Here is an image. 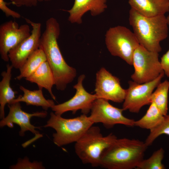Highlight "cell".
Wrapping results in <instances>:
<instances>
[{
	"label": "cell",
	"instance_id": "obj_23",
	"mask_svg": "<svg viewBox=\"0 0 169 169\" xmlns=\"http://www.w3.org/2000/svg\"><path fill=\"white\" fill-rule=\"evenodd\" d=\"M164 151L161 148L154 152L148 158L144 159L139 164L138 169H164L162 161L164 156Z\"/></svg>",
	"mask_w": 169,
	"mask_h": 169
},
{
	"label": "cell",
	"instance_id": "obj_16",
	"mask_svg": "<svg viewBox=\"0 0 169 169\" xmlns=\"http://www.w3.org/2000/svg\"><path fill=\"white\" fill-rule=\"evenodd\" d=\"M131 7L146 17L165 15L169 12V0H129Z\"/></svg>",
	"mask_w": 169,
	"mask_h": 169
},
{
	"label": "cell",
	"instance_id": "obj_1",
	"mask_svg": "<svg viewBox=\"0 0 169 169\" xmlns=\"http://www.w3.org/2000/svg\"><path fill=\"white\" fill-rule=\"evenodd\" d=\"M60 33L57 20L53 17L48 19L40 38L39 48L45 54L54 76L56 89L64 90L76 76V71L66 63L62 56L57 42Z\"/></svg>",
	"mask_w": 169,
	"mask_h": 169
},
{
	"label": "cell",
	"instance_id": "obj_11",
	"mask_svg": "<svg viewBox=\"0 0 169 169\" xmlns=\"http://www.w3.org/2000/svg\"><path fill=\"white\" fill-rule=\"evenodd\" d=\"M85 78L83 74L79 77L77 83L73 86L76 90L75 93L71 99L62 103L55 105L51 108L55 114L61 115L68 111L74 114L78 110L85 115L90 112L93 102L97 98L95 94L88 93L84 87L83 82Z\"/></svg>",
	"mask_w": 169,
	"mask_h": 169
},
{
	"label": "cell",
	"instance_id": "obj_15",
	"mask_svg": "<svg viewBox=\"0 0 169 169\" xmlns=\"http://www.w3.org/2000/svg\"><path fill=\"white\" fill-rule=\"evenodd\" d=\"M107 0H74L72 8L69 10H63L69 13L68 20L71 23H82V17L90 11L91 15L95 16L104 12L107 8Z\"/></svg>",
	"mask_w": 169,
	"mask_h": 169
},
{
	"label": "cell",
	"instance_id": "obj_17",
	"mask_svg": "<svg viewBox=\"0 0 169 169\" xmlns=\"http://www.w3.org/2000/svg\"><path fill=\"white\" fill-rule=\"evenodd\" d=\"M28 81L35 83L38 89L44 88L47 90L52 98L56 100L52 88L55 85V80L52 71L46 61L43 62L39 67L29 77L25 79Z\"/></svg>",
	"mask_w": 169,
	"mask_h": 169
},
{
	"label": "cell",
	"instance_id": "obj_19",
	"mask_svg": "<svg viewBox=\"0 0 169 169\" xmlns=\"http://www.w3.org/2000/svg\"><path fill=\"white\" fill-rule=\"evenodd\" d=\"M6 70L2 72L1 75L2 79L0 82V117L2 119L4 117V107L7 104H9L15 98L17 92L14 91L10 86L12 77V66L8 64Z\"/></svg>",
	"mask_w": 169,
	"mask_h": 169
},
{
	"label": "cell",
	"instance_id": "obj_9",
	"mask_svg": "<svg viewBox=\"0 0 169 169\" xmlns=\"http://www.w3.org/2000/svg\"><path fill=\"white\" fill-rule=\"evenodd\" d=\"M124 110L113 106L108 100L98 98L93 102L89 117L94 124L102 123L107 128H111L116 124L134 126L135 120L125 117L123 114Z\"/></svg>",
	"mask_w": 169,
	"mask_h": 169
},
{
	"label": "cell",
	"instance_id": "obj_5",
	"mask_svg": "<svg viewBox=\"0 0 169 169\" xmlns=\"http://www.w3.org/2000/svg\"><path fill=\"white\" fill-rule=\"evenodd\" d=\"M44 127L53 128V141L58 146L76 142L94 124L89 116L83 114L80 116L67 119L53 112Z\"/></svg>",
	"mask_w": 169,
	"mask_h": 169
},
{
	"label": "cell",
	"instance_id": "obj_27",
	"mask_svg": "<svg viewBox=\"0 0 169 169\" xmlns=\"http://www.w3.org/2000/svg\"><path fill=\"white\" fill-rule=\"evenodd\" d=\"M8 4L4 0H0V9L5 13L7 17H11L14 18H19L21 17L18 13L13 11L8 8Z\"/></svg>",
	"mask_w": 169,
	"mask_h": 169
},
{
	"label": "cell",
	"instance_id": "obj_18",
	"mask_svg": "<svg viewBox=\"0 0 169 169\" xmlns=\"http://www.w3.org/2000/svg\"><path fill=\"white\" fill-rule=\"evenodd\" d=\"M23 93V95H20L8 104L17 102H24L27 105H33L41 106L43 109L47 110L51 108L54 105L52 100L46 99L43 95L42 89L31 90L22 86L19 87Z\"/></svg>",
	"mask_w": 169,
	"mask_h": 169
},
{
	"label": "cell",
	"instance_id": "obj_2",
	"mask_svg": "<svg viewBox=\"0 0 169 169\" xmlns=\"http://www.w3.org/2000/svg\"><path fill=\"white\" fill-rule=\"evenodd\" d=\"M147 147L138 140L117 138L103 152L100 166L107 169L136 168Z\"/></svg>",
	"mask_w": 169,
	"mask_h": 169
},
{
	"label": "cell",
	"instance_id": "obj_13",
	"mask_svg": "<svg viewBox=\"0 0 169 169\" xmlns=\"http://www.w3.org/2000/svg\"><path fill=\"white\" fill-rule=\"evenodd\" d=\"M29 26L27 24L19 26L15 21L5 22L0 26V55L6 62L9 60V51L31 34Z\"/></svg>",
	"mask_w": 169,
	"mask_h": 169
},
{
	"label": "cell",
	"instance_id": "obj_26",
	"mask_svg": "<svg viewBox=\"0 0 169 169\" xmlns=\"http://www.w3.org/2000/svg\"><path fill=\"white\" fill-rule=\"evenodd\" d=\"M51 0H10V3L18 7H31L37 6L38 2H48Z\"/></svg>",
	"mask_w": 169,
	"mask_h": 169
},
{
	"label": "cell",
	"instance_id": "obj_12",
	"mask_svg": "<svg viewBox=\"0 0 169 169\" xmlns=\"http://www.w3.org/2000/svg\"><path fill=\"white\" fill-rule=\"evenodd\" d=\"M95 92L97 99L120 103L124 101L126 89L122 88L118 78L102 67L96 74Z\"/></svg>",
	"mask_w": 169,
	"mask_h": 169
},
{
	"label": "cell",
	"instance_id": "obj_22",
	"mask_svg": "<svg viewBox=\"0 0 169 169\" xmlns=\"http://www.w3.org/2000/svg\"><path fill=\"white\" fill-rule=\"evenodd\" d=\"M169 90V81L165 80L161 82L150 98L151 103L153 102L164 116L167 114Z\"/></svg>",
	"mask_w": 169,
	"mask_h": 169
},
{
	"label": "cell",
	"instance_id": "obj_20",
	"mask_svg": "<svg viewBox=\"0 0 169 169\" xmlns=\"http://www.w3.org/2000/svg\"><path fill=\"white\" fill-rule=\"evenodd\" d=\"M164 116L156 105L151 102L145 114L139 120H135L134 125L151 131L161 122Z\"/></svg>",
	"mask_w": 169,
	"mask_h": 169
},
{
	"label": "cell",
	"instance_id": "obj_14",
	"mask_svg": "<svg viewBox=\"0 0 169 169\" xmlns=\"http://www.w3.org/2000/svg\"><path fill=\"white\" fill-rule=\"evenodd\" d=\"M8 106L9 108V113L6 117L0 121L1 127L7 126L9 128H13V123L16 124L20 127L19 135L21 136H24L25 132L28 131L35 135V140L42 136V135L35 130L37 128L40 129V127L32 125L30 120L33 116L45 118L47 115L46 111L28 113L22 109L19 102L8 104Z\"/></svg>",
	"mask_w": 169,
	"mask_h": 169
},
{
	"label": "cell",
	"instance_id": "obj_7",
	"mask_svg": "<svg viewBox=\"0 0 169 169\" xmlns=\"http://www.w3.org/2000/svg\"><path fill=\"white\" fill-rule=\"evenodd\" d=\"M132 65L134 71L131 78L138 84L153 80L163 72L159 53L149 51L140 45L134 52Z\"/></svg>",
	"mask_w": 169,
	"mask_h": 169
},
{
	"label": "cell",
	"instance_id": "obj_8",
	"mask_svg": "<svg viewBox=\"0 0 169 169\" xmlns=\"http://www.w3.org/2000/svg\"><path fill=\"white\" fill-rule=\"evenodd\" d=\"M164 75L162 73L156 78L149 82L138 84L133 81L128 82L129 87L122 108L133 113H138L142 107L151 103L150 98L154 89L161 82Z\"/></svg>",
	"mask_w": 169,
	"mask_h": 169
},
{
	"label": "cell",
	"instance_id": "obj_21",
	"mask_svg": "<svg viewBox=\"0 0 169 169\" xmlns=\"http://www.w3.org/2000/svg\"><path fill=\"white\" fill-rule=\"evenodd\" d=\"M47 59L43 51L39 48L36 50L27 59L24 64L19 69L20 74L16 79L20 80L29 77Z\"/></svg>",
	"mask_w": 169,
	"mask_h": 169
},
{
	"label": "cell",
	"instance_id": "obj_3",
	"mask_svg": "<svg viewBox=\"0 0 169 169\" xmlns=\"http://www.w3.org/2000/svg\"><path fill=\"white\" fill-rule=\"evenodd\" d=\"M129 20L140 45L149 51L158 53L161 51L160 42L168 34L169 25L165 15L146 17L131 8Z\"/></svg>",
	"mask_w": 169,
	"mask_h": 169
},
{
	"label": "cell",
	"instance_id": "obj_24",
	"mask_svg": "<svg viewBox=\"0 0 169 169\" xmlns=\"http://www.w3.org/2000/svg\"><path fill=\"white\" fill-rule=\"evenodd\" d=\"M162 134L169 136V115H165L161 122L156 127L150 131L144 142L147 146L151 145L158 136Z\"/></svg>",
	"mask_w": 169,
	"mask_h": 169
},
{
	"label": "cell",
	"instance_id": "obj_10",
	"mask_svg": "<svg viewBox=\"0 0 169 169\" xmlns=\"http://www.w3.org/2000/svg\"><path fill=\"white\" fill-rule=\"evenodd\" d=\"M26 22L32 27L30 35L9 52L8 56L13 68L19 69L28 58L39 48L41 36V24L25 18Z\"/></svg>",
	"mask_w": 169,
	"mask_h": 169
},
{
	"label": "cell",
	"instance_id": "obj_25",
	"mask_svg": "<svg viewBox=\"0 0 169 169\" xmlns=\"http://www.w3.org/2000/svg\"><path fill=\"white\" fill-rule=\"evenodd\" d=\"M11 169H44L45 168L42 163L37 161L30 162L28 158L25 157L23 159H19L17 164L11 166Z\"/></svg>",
	"mask_w": 169,
	"mask_h": 169
},
{
	"label": "cell",
	"instance_id": "obj_4",
	"mask_svg": "<svg viewBox=\"0 0 169 169\" xmlns=\"http://www.w3.org/2000/svg\"><path fill=\"white\" fill-rule=\"evenodd\" d=\"M117 138L112 133L103 136L99 127L92 125L75 143V151L83 163L99 166L103 152Z\"/></svg>",
	"mask_w": 169,
	"mask_h": 169
},
{
	"label": "cell",
	"instance_id": "obj_29",
	"mask_svg": "<svg viewBox=\"0 0 169 169\" xmlns=\"http://www.w3.org/2000/svg\"><path fill=\"white\" fill-rule=\"evenodd\" d=\"M166 19L168 25L169 26V15L166 17Z\"/></svg>",
	"mask_w": 169,
	"mask_h": 169
},
{
	"label": "cell",
	"instance_id": "obj_6",
	"mask_svg": "<svg viewBox=\"0 0 169 169\" xmlns=\"http://www.w3.org/2000/svg\"><path fill=\"white\" fill-rule=\"evenodd\" d=\"M105 41L112 55L118 57L129 65H132L134 52L140 45L133 32L124 26L110 27L106 32Z\"/></svg>",
	"mask_w": 169,
	"mask_h": 169
},
{
	"label": "cell",
	"instance_id": "obj_28",
	"mask_svg": "<svg viewBox=\"0 0 169 169\" xmlns=\"http://www.w3.org/2000/svg\"><path fill=\"white\" fill-rule=\"evenodd\" d=\"M160 63L164 74L169 78V49L162 56Z\"/></svg>",
	"mask_w": 169,
	"mask_h": 169
}]
</instances>
